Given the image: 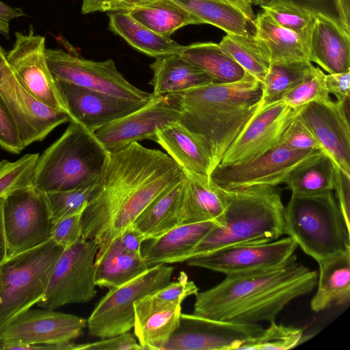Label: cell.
Listing matches in <instances>:
<instances>
[{"label":"cell","instance_id":"cell-30","mask_svg":"<svg viewBox=\"0 0 350 350\" xmlns=\"http://www.w3.org/2000/svg\"><path fill=\"white\" fill-rule=\"evenodd\" d=\"M226 208L220 187L185 176L178 225L214 221L217 223Z\"/></svg>","mask_w":350,"mask_h":350},{"label":"cell","instance_id":"cell-35","mask_svg":"<svg viewBox=\"0 0 350 350\" xmlns=\"http://www.w3.org/2000/svg\"><path fill=\"white\" fill-rule=\"evenodd\" d=\"M334 166L331 159L320 152L294 168L283 183L295 196H315L333 191Z\"/></svg>","mask_w":350,"mask_h":350},{"label":"cell","instance_id":"cell-38","mask_svg":"<svg viewBox=\"0 0 350 350\" xmlns=\"http://www.w3.org/2000/svg\"><path fill=\"white\" fill-rule=\"evenodd\" d=\"M219 46L246 72L262 83L271 60L265 47L255 35L226 33Z\"/></svg>","mask_w":350,"mask_h":350},{"label":"cell","instance_id":"cell-45","mask_svg":"<svg viewBox=\"0 0 350 350\" xmlns=\"http://www.w3.org/2000/svg\"><path fill=\"white\" fill-rule=\"evenodd\" d=\"M279 25L304 36L311 27L315 16L293 5L268 1L260 7Z\"/></svg>","mask_w":350,"mask_h":350},{"label":"cell","instance_id":"cell-32","mask_svg":"<svg viewBox=\"0 0 350 350\" xmlns=\"http://www.w3.org/2000/svg\"><path fill=\"white\" fill-rule=\"evenodd\" d=\"M254 24L255 36L265 47L271 64L309 61L302 36L278 25L264 11L256 16Z\"/></svg>","mask_w":350,"mask_h":350},{"label":"cell","instance_id":"cell-15","mask_svg":"<svg viewBox=\"0 0 350 350\" xmlns=\"http://www.w3.org/2000/svg\"><path fill=\"white\" fill-rule=\"evenodd\" d=\"M349 100L311 102L297 117L308 128L321 150L335 165L350 175Z\"/></svg>","mask_w":350,"mask_h":350},{"label":"cell","instance_id":"cell-56","mask_svg":"<svg viewBox=\"0 0 350 350\" xmlns=\"http://www.w3.org/2000/svg\"><path fill=\"white\" fill-rule=\"evenodd\" d=\"M4 198L0 197V266L7 258V247L3 222V206Z\"/></svg>","mask_w":350,"mask_h":350},{"label":"cell","instance_id":"cell-16","mask_svg":"<svg viewBox=\"0 0 350 350\" xmlns=\"http://www.w3.org/2000/svg\"><path fill=\"white\" fill-rule=\"evenodd\" d=\"M260 107V100L243 106L181 111L179 120L205 146L215 168Z\"/></svg>","mask_w":350,"mask_h":350},{"label":"cell","instance_id":"cell-60","mask_svg":"<svg viewBox=\"0 0 350 350\" xmlns=\"http://www.w3.org/2000/svg\"><path fill=\"white\" fill-rule=\"evenodd\" d=\"M0 276H1V273H0Z\"/></svg>","mask_w":350,"mask_h":350},{"label":"cell","instance_id":"cell-24","mask_svg":"<svg viewBox=\"0 0 350 350\" xmlns=\"http://www.w3.org/2000/svg\"><path fill=\"white\" fill-rule=\"evenodd\" d=\"M303 38L310 62L328 74L350 70V33L331 21L316 16Z\"/></svg>","mask_w":350,"mask_h":350},{"label":"cell","instance_id":"cell-58","mask_svg":"<svg viewBox=\"0 0 350 350\" xmlns=\"http://www.w3.org/2000/svg\"><path fill=\"white\" fill-rule=\"evenodd\" d=\"M12 164L13 162L5 159L0 161V178L11 168Z\"/></svg>","mask_w":350,"mask_h":350},{"label":"cell","instance_id":"cell-51","mask_svg":"<svg viewBox=\"0 0 350 350\" xmlns=\"http://www.w3.org/2000/svg\"><path fill=\"white\" fill-rule=\"evenodd\" d=\"M140 350L143 349L129 332L102 338L90 343L77 344L76 350Z\"/></svg>","mask_w":350,"mask_h":350},{"label":"cell","instance_id":"cell-9","mask_svg":"<svg viewBox=\"0 0 350 350\" xmlns=\"http://www.w3.org/2000/svg\"><path fill=\"white\" fill-rule=\"evenodd\" d=\"M98 250L94 241L82 238L64 249L53 268L38 306L55 310L66 304L92 300L97 293L94 262Z\"/></svg>","mask_w":350,"mask_h":350},{"label":"cell","instance_id":"cell-53","mask_svg":"<svg viewBox=\"0 0 350 350\" xmlns=\"http://www.w3.org/2000/svg\"><path fill=\"white\" fill-rule=\"evenodd\" d=\"M325 85L329 94H333L337 101L349 100L350 70L325 75Z\"/></svg>","mask_w":350,"mask_h":350},{"label":"cell","instance_id":"cell-42","mask_svg":"<svg viewBox=\"0 0 350 350\" xmlns=\"http://www.w3.org/2000/svg\"><path fill=\"white\" fill-rule=\"evenodd\" d=\"M293 5L313 16H321L350 33V0H269Z\"/></svg>","mask_w":350,"mask_h":350},{"label":"cell","instance_id":"cell-49","mask_svg":"<svg viewBox=\"0 0 350 350\" xmlns=\"http://www.w3.org/2000/svg\"><path fill=\"white\" fill-rule=\"evenodd\" d=\"M198 291V287L194 282L189 280L185 272L181 271L176 281L171 282L160 290L151 293L150 296L163 302L182 304L185 299L195 295Z\"/></svg>","mask_w":350,"mask_h":350},{"label":"cell","instance_id":"cell-43","mask_svg":"<svg viewBox=\"0 0 350 350\" xmlns=\"http://www.w3.org/2000/svg\"><path fill=\"white\" fill-rule=\"evenodd\" d=\"M325 75L319 67H315L310 77L285 92L280 100L295 109H301L311 102L331 99L325 88Z\"/></svg>","mask_w":350,"mask_h":350},{"label":"cell","instance_id":"cell-13","mask_svg":"<svg viewBox=\"0 0 350 350\" xmlns=\"http://www.w3.org/2000/svg\"><path fill=\"white\" fill-rule=\"evenodd\" d=\"M263 329L258 323H239L181 314L179 327L161 350H239Z\"/></svg>","mask_w":350,"mask_h":350},{"label":"cell","instance_id":"cell-7","mask_svg":"<svg viewBox=\"0 0 350 350\" xmlns=\"http://www.w3.org/2000/svg\"><path fill=\"white\" fill-rule=\"evenodd\" d=\"M174 271V267L167 264L157 265L109 289L87 320L88 334L106 338L129 332L134 325L135 302L170 283Z\"/></svg>","mask_w":350,"mask_h":350},{"label":"cell","instance_id":"cell-22","mask_svg":"<svg viewBox=\"0 0 350 350\" xmlns=\"http://www.w3.org/2000/svg\"><path fill=\"white\" fill-rule=\"evenodd\" d=\"M262 94V84L245 72L234 82H213L165 96L180 111H198L254 104L261 100Z\"/></svg>","mask_w":350,"mask_h":350},{"label":"cell","instance_id":"cell-28","mask_svg":"<svg viewBox=\"0 0 350 350\" xmlns=\"http://www.w3.org/2000/svg\"><path fill=\"white\" fill-rule=\"evenodd\" d=\"M318 264L317 291L311 299V309L318 312L347 304L350 299V249Z\"/></svg>","mask_w":350,"mask_h":350},{"label":"cell","instance_id":"cell-57","mask_svg":"<svg viewBox=\"0 0 350 350\" xmlns=\"http://www.w3.org/2000/svg\"><path fill=\"white\" fill-rule=\"evenodd\" d=\"M252 20L255 19L256 15L253 11L252 5L248 0H226Z\"/></svg>","mask_w":350,"mask_h":350},{"label":"cell","instance_id":"cell-36","mask_svg":"<svg viewBox=\"0 0 350 350\" xmlns=\"http://www.w3.org/2000/svg\"><path fill=\"white\" fill-rule=\"evenodd\" d=\"M128 12L150 30L166 38H171L185 26L202 24L200 19L170 0H153Z\"/></svg>","mask_w":350,"mask_h":350},{"label":"cell","instance_id":"cell-46","mask_svg":"<svg viewBox=\"0 0 350 350\" xmlns=\"http://www.w3.org/2000/svg\"><path fill=\"white\" fill-rule=\"evenodd\" d=\"M0 147L13 154H20L25 148L22 142L16 122L1 95Z\"/></svg>","mask_w":350,"mask_h":350},{"label":"cell","instance_id":"cell-27","mask_svg":"<svg viewBox=\"0 0 350 350\" xmlns=\"http://www.w3.org/2000/svg\"><path fill=\"white\" fill-rule=\"evenodd\" d=\"M150 68L153 72L150 84L154 96L180 93L213 82L206 72L180 54L157 57Z\"/></svg>","mask_w":350,"mask_h":350},{"label":"cell","instance_id":"cell-44","mask_svg":"<svg viewBox=\"0 0 350 350\" xmlns=\"http://www.w3.org/2000/svg\"><path fill=\"white\" fill-rule=\"evenodd\" d=\"M39 154H27L13 162L11 168L0 178V197L18 190L33 187V179Z\"/></svg>","mask_w":350,"mask_h":350},{"label":"cell","instance_id":"cell-47","mask_svg":"<svg viewBox=\"0 0 350 350\" xmlns=\"http://www.w3.org/2000/svg\"><path fill=\"white\" fill-rule=\"evenodd\" d=\"M278 144L295 150H319L321 151L314 136L297 116L285 129Z\"/></svg>","mask_w":350,"mask_h":350},{"label":"cell","instance_id":"cell-3","mask_svg":"<svg viewBox=\"0 0 350 350\" xmlns=\"http://www.w3.org/2000/svg\"><path fill=\"white\" fill-rule=\"evenodd\" d=\"M220 189L226 202L222 215L178 262L228 247L267 243L284 234V206L276 187Z\"/></svg>","mask_w":350,"mask_h":350},{"label":"cell","instance_id":"cell-8","mask_svg":"<svg viewBox=\"0 0 350 350\" xmlns=\"http://www.w3.org/2000/svg\"><path fill=\"white\" fill-rule=\"evenodd\" d=\"M45 55L55 80L131 100H148L154 97L129 82L111 59H87L72 49H46Z\"/></svg>","mask_w":350,"mask_h":350},{"label":"cell","instance_id":"cell-40","mask_svg":"<svg viewBox=\"0 0 350 350\" xmlns=\"http://www.w3.org/2000/svg\"><path fill=\"white\" fill-rule=\"evenodd\" d=\"M306 340L303 329L276 324L274 321L258 336L245 342L239 350H287L297 347Z\"/></svg>","mask_w":350,"mask_h":350},{"label":"cell","instance_id":"cell-26","mask_svg":"<svg viewBox=\"0 0 350 350\" xmlns=\"http://www.w3.org/2000/svg\"><path fill=\"white\" fill-rule=\"evenodd\" d=\"M215 222L206 221L180 224L149 242L141 249L142 256L148 267L178 262L209 231Z\"/></svg>","mask_w":350,"mask_h":350},{"label":"cell","instance_id":"cell-18","mask_svg":"<svg viewBox=\"0 0 350 350\" xmlns=\"http://www.w3.org/2000/svg\"><path fill=\"white\" fill-rule=\"evenodd\" d=\"M180 109L167 96H154L142 108L96 130L94 133L109 153L134 142L154 141L156 132L180 120Z\"/></svg>","mask_w":350,"mask_h":350},{"label":"cell","instance_id":"cell-17","mask_svg":"<svg viewBox=\"0 0 350 350\" xmlns=\"http://www.w3.org/2000/svg\"><path fill=\"white\" fill-rule=\"evenodd\" d=\"M87 325L79 316L54 310L29 309L0 331V349L4 345H61L78 338Z\"/></svg>","mask_w":350,"mask_h":350},{"label":"cell","instance_id":"cell-21","mask_svg":"<svg viewBox=\"0 0 350 350\" xmlns=\"http://www.w3.org/2000/svg\"><path fill=\"white\" fill-rule=\"evenodd\" d=\"M55 81L72 120L92 133L142 108L152 99L131 100L62 81Z\"/></svg>","mask_w":350,"mask_h":350},{"label":"cell","instance_id":"cell-19","mask_svg":"<svg viewBox=\"0 0 350 350\" xmlns=\"http://www.w3.org/2000/svg\"><path fill=\"white\" fill-rule=\"evenodd\" d=\"M299 109L281 100L260 108L224 154L219 165L244 163L273 148Z\"/></svg>","mask_w":350,"mask_h":350},{"label":"cell","instance_id":"cell-2","mask_svg":"<svg viewBox=\"0 0 350 350\" xmlns=\"http://www.w3.org/2000/svg\"><path fill=\"white\" fill-rule=\"evenodd\" d=\"M317 280L318 273L293 254L278 266L228 275L215 286L198 291L193 314L239 323H271L291 301L312 292Z\"/></svg>","mask_w":350,"mask_h":350},{"label":"cell","instance_id":"cell-11","mask_svg":"<svg viewBox=\"0 0 350 350\" xmlns=\"http://www.w3.org/2000/svg\"><path fill=\"white\" fill-rule=\"evenodd\" d=\"M0 95L16 122L25 147L44 139L57 126L72 120L66 111L42 103L25 89L1 45Z\"/></svg>","mask_w":350,"mask_h":350},{"label":"cell","instance_id":"cell-37","mask_svg":"<svg viewBox=\"0 0 350 350\" xmlns=\"http://www.w3.org/2000/svg\"><path fill=\"white\" fill-rule=\"evenodd\" d=\"M180 55L206 72L214 83H231L243 77L245 71L212 42L184 46Z\"/></svg>","mask_w":350,"mask_h":350},{"label":"cell","instance_id":"cell-29","mask_svg":"<svg viewBox=\"0 0 350 350\" xmlns=\"http://www.w3.org/2000/svg\"><path fill=\"white\" fill-rule=\"evenodd\" d=\"M142 253L125 250L118 237L101 251L94 262V281L96 286L111 289L121 286L148 269Z\"/></svg>","mask_w":350,"mask_h":350},{"label":"cell","instance_id":"cell-39","mask_svg":"<svg viewBox=\"0 0 350 350\" xmlns=\"http://www.w3.org/2000/svg\"><path fill=\"white\" fill-rule=\"evenodd\" d=\"M314 68L309 61L271 63L262 83L260 108L279 100L285 92L310 77Z\"/></svg>","mask_w":350,"mask_h":350},{"label":"cell","instance_id":"cell-6","mask_svg":"<svg viewBox=\"0 0 350 350\" xmlns=\"http://www.w3.org/2000/svg\"><path fill=\"white\" fill-rule=\"evenodd\" d=\"M65 248L52 239L7 258L0 266V331L44 297Z\"/></svg>","mask_w":350,"mask_h":350},{"label":"cell","instance_id":"cell-41","mask_svg":"<svg viewBox=\"0 0 350 350\" xmlns=\"http://www.w3.org/2000/svg\"><path fill=\"white\" fill-rule=\"evenodd\" d=\"M98 187V183L74 189L45 193L51 222L83 211Z\"/></svg>","mask_w":350,"mask_h":350},{"label":"cell","instance_id":"cell-52","mask_svg":"<svg viewBox=\"0 0 350 350\" xmlns=\"http://www.w3.org/2000/svg\"><path fill=\"white\" fill-rule=\"evenodd\" d=\"M335 178L334 189L336 199L347 224L350 226V175L336 165L334 166Z\"/></svg>","mask_w":350,"mask_h":350},{"label":"cell","instance_id":"cell-1","mask_svg":"<svg viewBox=\"0 0 350 350\" xmlns=\"http://www.w3.org/2000/svg\"><path fill=\"white\" fill-rule=\"evenodd\" d=\"M183 174L167 154L138 142L110 153L98 189L83 211L81 238L104 250Z\"/></svg>","mask_w":350,"mask_h":350},{"label":"cell","instance_id":"cell-55","mask_svg":"<svg viewBox=\"0 0 350 350\" xmlns=\"http://www.w3.org/2000/svg\"><path fill=\"white\" fill-rule=\"evenodd\" d=\"M26 14L19 8H14L0 1V34L6 39L10 38V23Z\"/></svg>","mask_w":350,"mask_h":350},{"label":"cell","instance_id":"cell-20","mask_svg":"<svg viewBox=\"0 0 350 350\" xmlns=\"http://www.w3.org/2000/svg\"><path fill=\"white\" fill-rule=\"evenodd\" d=\"M297 243L288 236L256 245H239L223 248L191 258L187 265L219 272L226 275L256 271L278 266L292 256Z\"/></svg>","mask_w":350,"mask_h":350},{"label":"cell","instance_id":"cell-34","mask_svg":"<svg viewBox=\"0 0 350 350\" xmlns=\"http://www.w3.org/2000/svg\"><path fill=\"white\" fill-rule=\"evenodd\" d=\"M185 177L155 198L132 223L146 240L178 225Z\"/></svg>","mask_w":350,"mask_h":350},{"label":"cell","instance_id":"cell-25","mask_svg":"<svg viewBox=\"0 0 350 350\" xmlns=\"http://www.w3.org/2000/svg\"><path fill=\"white\" fill-rule=\"evenodd\" d=\"M134 334L143 349L161 350L180 324L181 304L158 301L150 294L134 304Z\"/></svg>","mask_w":350,"mask_h":350},{"label":"cell","instance_id":"cell-12","mask_svg":"<svg viewBox=\"0 0 350 350\" xmlns=\"http://www.w3.org/2000/svg\"><path fill=\"white\" fill-rule=\"evenodd\" d=\"M322 152L295 150L278 144L260 156L232 165H218L211 174V181L225 189H238L256 185L276 187L299 164Z\"/></svg>","mask_w":350,"mask_h":350},{"label":"cell","instance_id":"cell-33","mask_svg":"<svg viewBox=\"0 0 350 350\" xmlns=\"http://www.w3.org/2000/svg\"><path fill=\"white\" fill-rule=\"evenodd\" d=\"M200 19L226 33L254 36V20L226 0H170Z\"/></svg>","mask_w":350,"mask_h":350},{"label":"cell","instance_id":"cell-50","mask_svg":"<svg viewBox=\"0 0 350 350\" xmlns=\"http://www.w3.org/2000/svg\"><path fill=\"white\" fill-rule=\"evenodd\" d=\"M153 0H82L81 13L129 12Z\"/></svg>","mask_w":350,"mask_h":350},{"label":"cell","instance_id":"cell-14","mask_svg":"<svg viewBox=\"0 0 350 350\" xmlns=\"http://www.w3.org/2000/svg\"><path fill=\"white\" fill-rule=\"evenodd\" d=\"M14 36L7 59L20 81L39 101L68 113L46 62L45 38L36 34L32 25L27 33L17 31Z\"/></svg>","mask_w":350,"mask_h":350},{"label":"cell","instance_id":"cell-31","mask_svg":"<svg viewBox=\"0 0 350 350\" xmlns=\"http://www.w3.org/2000/svg\"><path fill=\"white\" fill-rule=\"evenodd\" d=\"M108 29L122 37L129 45L146 55L157 58L180 54L183 46L150 30L128 12H108Z\"/></svg>","mask_w":350,"mask_h":350},{"label":"cell","instance_id":"cell-4","mask_svg":"<svg viewBox=\"0 0 350 350\" xmlns=\"http://www.w3.org/2000/svg\"><path fill=\"white\" fill-rule=\"evenodd\" d=\"M109 154L94 133L71 120L63 134L39 155L33 187L48 193L96 185Z\"/></svg>","mask_w":350,"mask_h":350},{"label":"cell","instance_id":"cell-23","mask_svg":"<svg viewBox=\"0 0 350 350\" xmlns=\"http://www.w3.org/2000/svg\"><path fill=\"white\" fill-rule=\"evenodd\" d=\"M154 141L180 167L185 176L210 183L212 158L199 138L180 120L158 130Z\"/></svg>","mask_w":350,"mask_h":350},{"label":"cell","instance_id":"cell-59","mask_svg":"<svg viewBox=\"0 0 350 350\" xmlns=\"http://www.w3.org/2000/svg\"><path fill=\"white\" fill-rule=\"evenodd\" d=\"M251 5H258L261 7L264 5L269 0H248Z\"/></svg>","mask_w":350,"mask_h":350},{"label":"cell","instance_id":"cell-54","mask_svg":"<svg viewBox=\"0 0 350 350\" xmlns=\"http://www.w3.org/2000/svg\"><path fill=\"white\" fill-rule=\"evenodd\" d=\"M117 237L125 250L133 253H141L142 245L146 241L133 224L125 228Z\"/></svg>","mask_w":350,"mask_h":350},{"label":"cell","instance_id":"cell-48","mask_svg":"<svg viewBox=\"0 0 350 350\" xmlns=\"http://www.w3.org/2000/svg\"><path fill=\"white\" fill-rule=\"evenodd\" d=\"M82 213L83 211L75 213L53 222L51 239L65 249L76 243L82 236Z\"/></svg>","mask_w":350,"mask_h":350},{"label":"cell","instance_id":"cell-5","mask_svg":"<svg viewBox=\"0 0 350 350\" xmlns=\"http://www.w3.org/2000/svg\"><path fill=\"white\" fill-rule=\"evenodd\" d=\"M284 234L318 263L350 249V226L333 191L291 195L284 210Z\"/></svg>","mask_w":350,"mask_h":350},{"label":"cell","instance_id":"cell-10","mask_svg":"<svg viewBox=\"0 0 350 350\" xmlns=\"http://www.w3.org/2000/svg\"><path fill=\"white\" fill-rule=\"evenodd\" d=\"M3 222L7 258L45 243L52 226L45 193L31 187L4 197Z\"/></svg>","mask_w":350,"mask_h":350}]
</instances>
